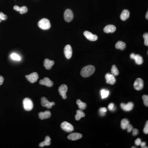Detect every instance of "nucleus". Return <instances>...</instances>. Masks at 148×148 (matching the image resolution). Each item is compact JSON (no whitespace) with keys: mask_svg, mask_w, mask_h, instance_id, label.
Wrapping results in <instances>:
<instances>
[{"mask_svg":"<svg viewBox=\"0 0 148 148\" xmlns=\"http://www.w3.org/2000/svg\"><path fill=\"white\" fill-rule=\"evenodd\" d=\"M95 71V68L92 65H87L82 68L81 75L84 77H88L92 75Z\"/></svg>","mask_w":148,"mask_h":148,"instance_id":"obj_1","label":"nucleus"},{"mask_svg":"<svg viewBox=\"0 0 148 148\" xmlns=\"http://www.w3.org/2000/svg\"><path fill=\"white\" fill-rule=\"evenodd\" d=\"M39 28L43 30H48L51 27L50 22L46 18H43L38 23Z\"/></svg>","mask_w":148,"mask_h":148,"instance_id":"obj_2","label":"nucleus"},{"mask_svg":"<svg viewBox=\"0 0 148 148\" xmlns=\"http://www.w3.org/2000/svg\"><path fill=\"white\" fill-rule=\"evenodd\" d=\"M24 107L26 110L29 111L33 109V104L31 100L29 98H25L23 100Z\"/></svg>","mask_w":148,"mask_h":148,"instance_id":"obj_3","label":"nucleus"},{"mask_svg":"<svg viewBox=\"0 0 148 148\" xmlns=\"http://www.w3.org/2000/svg\"><path fill=\"white\" fill-rule=\"evenodd\" d=\"M61 127L62 129L67 132H71L74 130V127L73 125L66 121L63 122L61 125Z\"/></svg>","mask_w":148,"mask_h":148,"instance_id":"obj_4","label":"nucleus"},{"mask_svg":"<svg viewBox=\"0 0 148 148\" xmlns=\"http://www.w3.org/2000/svg\"><path fill=\"white\" fill-rule=\"evenodd\" d=\"M64 19L66 22L71 21L73 19V14L71 9H67L65 11L64 14Z\"/></svg>","mask_w":148,"mask_h":148,"instance_id":"obj_5","label":"nucleus"},{"mask_svg":"<svg viewBox=\"0 0 148 148\" xmlns=\"http://www.w3.org/2000/svg\"><path fill=\"white\" fill-rule=\"evenodd\" d=\"M134 87L137 90L142 89L144 87V82L143 80L140 78L136 79L134 83Z\"/></svg>","mask_w":148,"mask_h":148,"instance_id":"obj_6","label":"nucleus"},{"mask_svg":"<svg viewBox=\"0 0 148 148\" xmlns=\"http://www.w3.org/2000/svg\"><path fill=\"white\" fill-rule=\"evenodd\" d=\"M41 104L44 107H47L48 109L52 108V106L55 105L54 102H50L44 97L41 98Z\"/></svg>","mask_w":148,"mask_h":148,"instance_id":"obj_7","label":"nucleus"},{"mask_svg":"<svg viewBox=\"0 0 148 148\" xmlns=\"http://www.w3.org/2000/svg\"><path fill=\"white\" fill-rule=\"evenodd\" d=\"M67 89H68V88H67V86L65 84H62L59 87V93L60 95L62 96V98L64 99L67 98L66 93L67 92Z\"/></svg>","mask_w":148,"mask_h":148,"instance_id":"obj_8","label":"nucleus"},{"mask_svg":"<svg viewBox=\"0 0 148 148\" xmlns=\"http://www.w3.org/2000/svg\"><path fill=\"white\" fill-rule=\"evenodd\" d=\"M25 77L27 80L31 83L36 82L39 78L38 74L36 72L31 73L30 75H26Z\"/></svg>","mask_w":148,"mask_h":148,"instance_id":"obj_9","label":"nucleus"},{"mask_svg":"<svg viewBox=\"0 0 148 148\" xmlns=\"http://www.w3.org/2000/svg\"><path fill=\"white\" fill-rule=\"evenodd\" d=\"M64 52L67 59H70L71 58L73 54V50L71 45L67 44L65 46L64 49Z\"/></svg>","mask_w":148,"mask_h":148,"instance_id":"obj_10","label":"nucleus"},{"mask_svg":"<svg viewBox=\"0 0 148 148\" xmlns=\"http://www.w3.org/2000/svg\"><path fill=\"white\" fill-rule=\"evenodd\" d=\"M84 35L88 40L91 41H95L98 40V36L93 34L88 31H85L84 33Z\"/></svg>","mask_w":148,"mask_h":148,"instance_id":"obj_11","label":"nucleus"},{"mask_svg":"<svg viewBox=\"0 0 148 148\" xmlns=\"http://www.w3.org/2000/svg\"><path fill=\"white\" fill-rule=\"evenodd\" d=\"M106 82L109 84L113 85L116 82V79L113 75L111 74L107 73L105 75Z\"/></svg>","mask_w":148,"mask_h":148,"instance_id":"obj_12","label":"nucleus"},{"mask_svg":"<svg viewBox=\"0 0 148 148\" xmlns=\"http://www.w3.org/2000/svg\"><path fill=\"white\" fill-rule=\"evenodd\" d=\"M39 83L41 85H45L49 87H52L54 84V83L48 77H44L43 79H41Z\"/></svg>","mask_w":148,"mask_h":148,"instance_id":"obj_13","label":"nucleus"},{"mask_svg":"<svg viewBox=\"0 0 148 148\" xmlns=\"http://www.w3.org/2000/svg\"><path fill=\"white\" fill-rule=\"evenodd\" d=\"M121 107L123 110L125 111H130L132 110V109L133 108L134 104L132 102L128 103L127 104L122 103L121 104Z\"/></svg>","mask_w":148,"mask_h":148,"instance_id":"obj_14","label":"nucleus"},{"mask_svg":"<svg viewBox=\"0 0 148 148\" xmlns=\"http://www.w3.org/2000/svg\"><path fill=\"white\" fill-rule=\"evenodd\" d=\"M39 118L41 120L48 119L51 117V113L49 110H47L44 112H40L38 113Z\"/></svg>","mask_w":148,"mask_h":148,"instance_id":"obj_15","label":"nucleus"},{"mask_svg":"<svg viewBox=\"0 0 148 148\" xmlns=\"http://www.w3.org/2000/svg\"><path fill=\"white\" fill-rule=\"evenodd\" d=\"M82 134L79 133H73L67 136V138L69 140L72 141H75L81 139L82 138Z\"/></svg>","mask_w":148,"mask_h":148,"instance_id":"obj_16","label":"nucleus"},{"mask_svg":"<svg viewBox=\"0 0 148 148\" xmlns=\"http://www.w3.org/2000/svg\"><path fill=\"white\" fill-rule=\"evenodd\" d=\"M54 64V61H51L48 59H45L44 61V66L47 70H50L52 68L53 65Z\"/></svg>","mask_w":148,"mask_h":148,"instance_id":"obj_17","label":"nucleus"},{"mask_svg":"<svg viewBox=\"0 0 148 148\" xmlns=\"http://www.w3.org/2000/svg\"><path fill=\"white\" fill-rule=\"evenodd\" d=\"M116 30L115 26L113 25H108L106 26L104 28V31L105 33H113Z\"/></svg>","mask_w":148,"mask_h":148,"instance_id":"obj_18","label":"nucleus"},{"mask_svg":"<svg viewBox=\"0 0 148 148\" xmlns=\"http://www.w3.org/2000/svg\"><path fill=\"white\" fill-rule=\"evenodd\" d=\"M130 12L127 9H124L121 14L120 18L122 21H126L129 17Z\"/></svg>","mask_w":148,"mask_h":148,"instance_id":"obj_19","label":"nucleus"},{"mask_svg":"<svg viewBox=\"0 0 148 148\" xmlns=\"http://www.w3.org/2000/svg\"><path fill=\"white\" fill-rule=\"evenodd\" d=\"M51 139L50 138L49 136H47L45 138V140L44 142H41L39 144V146L41 147H43L44 146H48L51 145Z\"/></svg>","mask_w":148,"mask_h":148,"instance_id":"obj_20","label":"nucleus"},{"mask_svg":"<svg viewBox=\"0 0 148 148\" xmlns=\"http://www.w3.org/2000/svg\"><path fill=\"white\" fill-rule=\"evenodd\" d=\"M85 116V114L82 110H77V114L75 115L76 120L79 121L82 117H84Z\"/></svg>","mask_w":148,"mask_h":148,"instance_id":"obj_21","label":"nucleus"},{"mask_svg":"<svg viewBox=\"0 0 148 148\" xmlns=\"http://www.w3.org/2000/svg\"><path fill=\"white\" fill-rule=\"evenodd\" d=\"M115 47L117 49L123 50L126 47V44L122 41H119L116 44Z\"/></svg>","mask_w":148,"mask_h":148,"instance_id":"obj_22","label":"nucleus"},{"mask_svg":"<svg viewBox=\"0 0 148 148\" xmlns=\"http://www.w3.org/2000/svg\"><path fill=\"white\" fill-rule=\"evenodd\" d=\"M100 94L102 99L106 98L109 95V90L105 89H102L100 91Z\"/></svg>","mask_w":148,"mask_h":148,"instance_id":"obj_23","label":"nucleus"},{"mask_svg":"<svg viewBox=\"0 0 148 148\" xmlns=\"http://www.w3.org/2000/svg\"><path fill=\"white\" fill-rule=\"evenodd\" d=\"M136 64L138 65H141L143 63V58L139 54H135L134 59Z\"/></svg>","mask_w":148,"mask_h":148,"instance_id":"obj_24","label":"nucleus"},{"mask_svg":"<svg viewBox=\"0 0 148 148\" xmlns=\"http://www.w3.org/2000/svg\"><path fill=\"white\" fill-rule=\"evenodd\" d=\"M77 104L79 106V107L82 110H84L87 107V105L86 103L82 102L81 100L78 99L77 100Z\"/></svg>","mask_w":148,"mask_h":148,"instance_id":"obj_25","label":"nucleus"},{"mask_svg":"<svg viewBox=\"0 0 148 148\" xmlns=\"http://www.w3.org/2000/svg\"><path fill=\"white\" fill-rule=\"evenodd\" d=\"M129 124V121L128 119H123L121 120V128L123 129H126L127 126Z\"/></svg>","mask_w":148,"mask_h":148,"instance_id":"obj_26","label":"nucleus"},{"mask_svg":"<svg viewBox=\"0 0 148 148\" xmlns=\"http://www.w3.org/2000/svg\"><path fill=\"white\" fill-rule=\"evenodd\" d=\"M111 74L114 76H117L119 74V71L117 67L115 65H112L111 69Z\"/></svg>","mask_w":148,"mask_h":148,"instance_id":"obj_27","label":"nucleus"},{"mask_svg":"<svg viewBox=\"0 0 148 148\" xmlns=\"http://www.w3.org/2000/svg\"><path fill=\"white\" fill-rule=\"evenodd\" d=\"M10 56L12 59L15 60V61H19L21 59V58L20 57V56L18 55V54H15V53H13V54H11Z\"/></svg>","mask_w":148,"mask_h":148,"instance_id":"obj_28","label":"nucleus"},{"mask_svg":"<svg viewBox=\"0 0 148 148\" xmlns=\"http://www.w3.org/2000/svg\"><path fill=\"white\" fill-rule=\"evenodd\" d=\"M28 9L27 7L24 6L21 7H19V12L20 14H23L27 13L28 12Z\"/></svg>","mask_w":148,"mask_h":148,"instance_id":"obj_29","label":"nucleus"},{"mask_svg":"<svg viewBox=\"0 0 148 148\" xmlns=\"http://www.w3.org/2000/svg\"><path fill=\"white\" fill-rule=\"evenodd\" d=\"M142 99L144 101V104L146 107L148 106V96L146 95H144L142 96Z\"/></svg>","mask_w":148,"mask_h":148,"instance_id":"obj_30","label":"nucleus"},{"mask_svg":"<svg viewBox=\"0 0 148 148\" xmlns=\"http://www.w3.org/2000/svg\"><path fill=\"white\" fill-rule=\"evenodd\" d=\"M107 111V109L106 107H102L100 109V115L104 116L105 115V113Z\"/></svg>","mask_w":148,"mask_h":148,"instance_id":"obj_31","label":"nucleus"},{"mask_svg":"<svg viewBox=\"0 0 148 148\" xmlns=\"http://www.w3.org/2000/svg\"><path fill=\"white\" fill-rule=\"evenodd\" d=\"M143 38L144 39V44L146 46H148V33H145L143 35Z\"/></svg>","mask_w":148,"mask_h":148,"instance_id":"obj_32","label":"nucleus"},{"mask_svg":"<svg viewBox=\"0 0 148 148\" xmlns=\"http://www.w3.org/2000/svg\"><path fill=\"white\" fill-rule=\"evenodd\" d=\"M7 19V16L3 14L2 12H0V19L2 20H5Z\"/></svg>","mask_w":148,"mask_h":148,"instance_id":"obj_33","label":"nucleus"},{"mask_svg":"<svg viewBox=\"0 0 148 148\" xmlns=\"http://www.w3.org/2000/svg\"><path fill=\"white\" fill-rule=\"evenodd\" d=\"M108 109L110 111H113L115 110V105L113 103H110L108 105Z\"/></svg>","mask_w":148,"mask_h":148,"instance_id":"obj_34","label":"nucleus"},{"mask_svg":"<svg viewBox=\"0 0 148 148\" xmlns=\"http://www.w3.org/2000/svg\"><path fill=\"white\" fill-rule=\"evenodd\" d=\"M143 132H144V133L146 134H148V121H147V122L146 123V125H145V127L143 130Z\"/></svg>","mask_w":148,"mask_h":148,"instance_id":"obj_35","label":"nucleus"},{"mask_svg":"<svg viewBox=\"0 0 148 148\" xmlns=\"http://www.w3.org/2000/svg\"><path fill=\"white\" fill-rule=\"evenodd\" d=\"M127 129L128 132H130L132 131V129H133V127L131 124H129L127 126Z\"/></svg>","mask_w":148,"mask_h":148,"instance_id":"obj_36","label":"nucleus"},{"mask_svg":"<svg viewBox=\"0 0 148 148\" xmlns=\"http://www.w3.org/2000/svg\"><path fill=\"white\" fill-rule=\"evenodd\" d=\"M141 140L140 138H138L135 140V144L136 146H139L140 144V143H141Z\"/></svg>","mask_w":148,"mask_h":148,"instance_id":"obj_37","label":"nucleus"},{"mask_svg":"<svg viewBox=\"0 0 148 148\" xmlns=\"http://www.w3.org/2000/svg\"><path fill=\"white\" fill-rule=\"evenodd\" d=\"M132 135L133 136H136L139 133V131L136 129H132Z\"/></svg>","mask_w":148,"mask_h":148,"instance_id":"obj_38","label":"nucleus"},{"mask_svg":"<svg viewBox=\"0 0 148 148\" xmlns=\"http://www.w3.org/2000/svg\"><path fill=\"white\" fill-rule=\"evenodd\" d=\"M3 81H4V78L3 77L0 76V85H1L3 83Z\"/></svg>","mask_w":148,"mask_h":148,"instance_id":"obj_39","label":"nucleus"},{"mask_svg":"<svg viewBox=\"0 0 148 148\" xmlns=\"http://www.w3.org/2000/svg\"><path fill=\"white\" fill-rule=\"evenodd\" d=\"M19 7L18 6H17V5H15L14 7V9L17 11H18V12H19Z\"/></svg>","mask_w":148,"mask_h":148,"instance_id":"obj_40","label":"nucleus"},{"mask_svg":"<svg viewBox=\"0 0 148 148\" xmlns=\"http://www.w3.org/2000/svg\"><path fill=\"white\" fill-rule=\"evenodd\" d=\"M135 56V54H134V53H132L130 55V58L132 59H134Z\"/></svg>","mask_w":148,"mask_h":148,"instance_id":"obj_41","label":"nucleus"},{"mask_svg":"<svg viewBox=\"0 0 148 148\" xmlns=\"http://www.w3.org/2000/svg\"><path fill=\"white\" fill-rule=\"evenodd\" d=\"M140 145H141V146L142 147V146H146V143L145 142H141V143H140Z\"/></svg>","mask_w":148,"mask_h":148,"instance_id":"obj_42","label":"nucleus"},{"mask_svg":"<svg viewBox=\"0 0 148 148\" xmlns=\"http://www.w3.org/2000/svg\"><path fill=\"white\" fill-rule=\"evenodd\" d=\"M146 18L148 19V12L147 11V13H146Z\"/></svg>","mask_w":148,"mask_h":148,"instance_id":"obj_43","label":"nucleus"},{"mask_svg":"<svg viewBox=\"0 0 148 148\" xmlns=\"http://www.w3.org/2000/svg\"><path fill=\"white\" fill-rule=\"evenodd\" d=\"M142 148H148V147H147V146H142Z\"/></svg>","mask_w":148,"mask_h":148,"instance_id":"obj_44","label":"nucleus"},{"mask_svg":"<svg viewBox=\"0 0 148 148\" xmlns=\"http://www.w3.org/2000/svg\"><path fill=\"white\" fill-rule=\"evenodd\" d=\"M136 148V147H134V146H133V147H132V148Z\"/></svg>","mask_w":148,"mask_h":148,"instance_id":"obj_45","label":"nucleus"}]
</instances>
